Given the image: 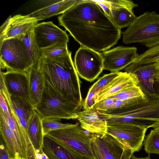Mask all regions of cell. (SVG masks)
<instances>
[{"mask_svg": "<svg viewBox=\"0 0 159 159\" xmlns=\"http://www.w3.org/2000/svg\"><path fill=\"white\" fill-rule=\"evenodd\" d=\"M40 56L52 59L66 56L71 52L67 47V43H58L49 47L40 49Z\"/></svg>", "mask_w": 159, "mask_h": 159, "instance_id": "obj_25", "label": "cell"}, {"mask_svg": "<svg viewBox=\"0 0 159 159\" xmlns=\"http://www.w3.org/2000/svg\"><path fill=\"white\" fill-rule=\"evenodd\" d=\"M0 135L5 143L10 159H19L18 145L15 135L0 112Z\"/></svg>", "mask_w": 159, "mask_h": 159, "instance_id": "obj_23", "label": "cell"}, {"mask_svg": "<svg viewBox=\"0 0 159 159\" xmlns=\"http://www.w3.org/2000/svg\"><path fill=\"white\" fill-rule=\"evenodd\" d=\"M0 78L11 95L20 98L32 105L30 96L27 72L0 70Z\"/></svg>", "mask_w": 159, "mask_h": 159, "instance_id": "obj_13", "label": "cell"}, {"mask_svg": "<svg viewBox=\"0 0 159 159\" xmlns=\"http://www.w3.org/2000/svg\"><path fill=\"white\" fill-rule=\"evenodd\" d=\"M9 95L11 106L18 118L30 117L35 109L33 106L20 98L11 95L9 93Z\"/></svg>", "mask_w": 159, "mask_h": 159, "instance_id": "obj_27", "label": "cell"}, {"mask_svg": "<svg viewBox=\"0 0 159 159\" xmlns=\"http://www.w3.org/2000/svg\"></svg>", "mask_w": 159, "mask_h": 159, "instance_id": "obj_44", "label": "cell"}, {"mask_svg": "<svg viewBox=\"0 0 159 159\" xmlns=\"http://www.w3.org/2000/svg\"><path fill=\"white\" fill-rule=\"evenodd\" d=\"M12 17L9 16L0 28V44L5 39V34L8 24Z\"/></svg>", "mask_w": 159, "mask_h": 159, "instance_id": "obj_36", "label": "cell"}, {"mask_svg": "<svg viewBox=\"0 0 159 159\" xmlns=\"http://www.w3.org/2000/svg\"><path fill=\"white\" fill-rule=\"evenodd\" d=\"M75 119L79 122L83 129L90 133L101 136L107 134V121L96 110L80 111L77 113Z\"/></svg>", "mask_w": 159, "mask_h": 159, "instance_id": "obj_15", "label": "cell"}, {"mask_svg": "<svg viewBox=\"0 0 159 159\" xmlns=\"http://www.w3.org/2000/svg\"><path fill=\"white\" fill-rule=\"evenodd\" d=\"M143 144L147 153L159 154V132L154 129L151 130L145 137Z\"/></svg>", "mask_w": 159, "mask_h": 159, "instance_id": "obj_28", "label": "cell"}, {"mask_svg": "<svg viewBox=\"0 0 159 159\" xmlns=\"http://www.w3.org/2000/svg\"><path fill=\"white\" fill-rule=\"evenodd\" d=\"M110 18L113 23L121 29L129 27L136 17L133 10L124 6L110 7Z\"/></svg>", "mask_w": 159, "mask_h": 159, "instance_id": "obj_22", "label": "cell"}, {"mask_svg": "<svg viewBox=\"0 0 159 159\" xmlns=\"http://www.w3.org/2000/svg\"><path fill=\"white\" fill-rule=\"evenodd\" d=\"M58 20L80 46L98 52L116 45L121 36V29L92 0L78 1Z\"/></svg>", "mask_w": 159, "mask_h": 159, "instance_id": "obj_1", "label": "cell"}, {"mask_svg": "<svg viewBox=\"0 0 159 159\" xmlns=\"http://www.w3.org/2000/svg\"><path fill=\"white\" fill-rule=\"evenodd\" d=\"M120 71L111 72L100 77L89 88L95 93L107 85L120 74Z\"/></svg>", "mask_w": 159, "mask_h": 159, "instance_id": "obj_31", "label": "cell"}, {"mask_svg": "<svg viewBox=\"0 0 159 159\" xmlns=\"http://www.w3.org/2000/svg\"><path fill=\"white\" fill-rule=\"evenodd\" d=\"M47 135L83 157L95 159L91 146L92 134L78 125L73 128L54 130Z\"/></svg>", "mask_w": 159, "mask_h": 159, "instance_id": "obj_7", "label": "cell"}, {"mask_svg": "<svg viewBox=\"0 0 159 159\" xmlns=\"http://www.w3.org/2000/svg\"><path fill=\"white\" fill-rule=\"evenodd\" d=\"M92 0L100 7L106 15L110 18L111 14L110 7L105 0Z\"/></svg>", "mask_w": 159, "mask_h": 159, "instance_id": "obj_35", "label": "cell"}, {"mask_svg": "<svg viewBox=\"0 0 159 159\" xmlns=\"http://www.w3.org/2000/svg\"><path fill=\"white\" fill-rule=\"evenodd\" d=\"M38 62L34 64L27 71L29 78L30 98L34 109L41 102L45 82V78L38 68Z\"/></svg>", "mask_w": 159, "mask_h": 159, "instance_id": "obj_19", "label": "cell"}, {"mask_svg": "<svg viewBox=\"0 0 159 159\" xmlns=\"http://www.w3.org/2000/svg\"><path fill=\"white\" fill-rule=\"evenodd\" d=\"M40 159H49L47 155L42 151Z\"/></svg>", "mask_w": 159, "mask_h": 159, "instance_id": "obj_40", "label": "cell"}, {"mask_svg": "<svg viewBox=\"0 0 159 159\" xmlns=\"http://www.w3.org/2000/svg\"><path fill=\"white\" fill-rule=\"evenodd\" d=\"M159 60V44L139 54L135 62L144 65L154 63Z\"/></svg>", "mask_w": 159, "mask_h": 159, "instance_id": "obj_30", "label": "cell"}, {"mask_svg": "<svg viewBox=\"0 0 159 159\" xmlns=\"http://www.w3.org/2000/svg\"><path fill=\"white\" fill-rule=\"evenodd\" d=\"M34 18L28 15L17 14L11 17L6 30L5 39H20L37 24Z\"/></svg>", "mask_w": 159, "mask_h": 159, "instance_id": "obj_18", "label": "cell"}, {"mask_svg": "<svg viewBox=\"0 0 159 159\" xmlns=\"http://www.w3.org/2000/svg\"><path fill=\"white\" fill-rule=\"evenodd\" d=\"M152 127L154 130L159 132V121L155 123Z\"/></svg>", "mask_w": 159, "mask_h": 159, "instance_id": "obj_38", "label": "cell"}, {"mask_svg": "<svg viewBox=\"0 0 159 159\" xmlns=\"http://www.w3.org/2000/svg\"><path fill=\"white\" fill-rule=\"evenodd\" d=\"M133 84L139 85L138 79L134 74L120 72L118 76L95 94V103L113 95L124 88Z\"/></svg>", "mask_w": 159, "mask_h": 159, "instance_id": "obj_16", "label": "cell"}, {"mask_svg": "<svg viewBox=\"0 0 159 159\" xmlns=\"http://www.w3.org/2000/svg\"><path fill=\"white\" fill-rule=\"evenodd\" d=\"M147 129L133 124L116 123L107 125V134L128 146L134 153L141 149Z\"/></svg>", "mask_w": 159, "mask_h": 159, "instance_id": "obj_10", "label": "cell"}, {"mask_svg": "<svg viewBox=\"0 0 159 159\" xmlns=\"http://www.w3.org/2000/svg\"><path fill=\"white\" fill-rule=\"evenodd\" d=\"M107 98L123 100H142L146 99L148 97L139 85L133 84L124 88L116 93Z\"/></svg>", "mask_w": 159, "mask_h": 159, "instance_id": "obj_24", "label": "cell"}, {"mask_svg": "<svg viewBox=\"0 0 159 159\" xmlns=\"http://www.w3.org/2000/svg\"><path fill=\"white\" fill-rule=\"evenodd\" d=\"M155 80L159 81V70H158V71L156 74L155 77Z\"/></svg>", "mask_w": 159, "mask_h": 159, "instance_id": "obj_42", "label": "cell"}, {"mask_svg": "<svg viewBox=\"0 0 159 159\" xmlns=\"http://www.w3.org/2000/svg\"><path fill=\"white\" fill-rule=\"evenodd\" d=\"M130 159H151L149 155L148 156L142 158L134 156V154L132 155Z\"/></svg>", "mask_w": 159, "mask_h": 159, "instance_id": "obj_39", "label": "cell"}, {"mask_svg": "<svg viewBox=\"0 0 159 159\" xmlns=\"http://www.w3.org/2000/svg\"><path fill=\"white\" fill-rule=\"evenodd\" d=\"M71 54L52 59L40 56L38 66L45 79L64 99L81 109L80 81Z\"/></svg>", "mask_w": 159, "mask_h": 159, "instance_id": "obj_2", "label": "cell"}, {"mask_svg": "<svg viewBox=\"0 0 159 159\" xmlns=\"http://www.w3.org/2000/svg\"><path fill=\"white\" fill-rule=\"evenodd\" d=\"M125 72L134 74L139 81V85L148 98L156 94L154 84L158 71L153 63L140 64L134 62L124 69Z\"/></svg>", "mask_w": 159, "mask_h": 159, "instance_id": "obj_14", "label": "cell"}, {"mask_svg": "<svg viewBox=\"0 0 159 159\" xmlns=\"http://www.w3.org/2000/svg\"><path fill=\"white\" fill-rule=\"evenodd\" d=\"M95 93L90 89L85 98L83 101L82 107L84 110L92 109L93 106L95 103L94 96Z\"/></svg>", "mask_w": 159, "mask_h": 159, "instance_id": "obj_33", "label": "cell"}, {"mask_svg": "<svg viewBox=\"0 0 159 159\" xmlns=\"http://www.w3.org/2000/svg\"><path fill=\"white\" fill-rule=\"evenodd\" d=\"M77 0H63L56 2L39 9L28 16L35 18L38 21L61 14L75 4Z\"/></svg>", "mask_w": 159, "mask_h": 159, "instance_id": "obj_20", "label": "cell"}, {"mask_svg": "<svg viewBox=\"0 0 159 159\" xmlns=\"http://www.w3.org/2000/svg\"><path fill=\"white\" fill-rule=\"evenodd\" d=\"M74 64L79 76L90 82L97 78L103 70L101 53L83 47L76 51Z\"/></svg>", "mask_w": 159, "mask_h": 159, "instance_id": "obj_9", "label": "cell"}, {"mask_svg": "<svg viewBox=\"0 0 159 159\" xmlns=\"http://www.w3.org/2000/svg\"><path fill=\"white\" fill-rule=\"evenodd\" d=\"M103 70L117 72L135 62L139 54L135 47L119 46L101 53Z\"/></svg>", "mask_w": 159, "mask_h": 159, "instance_id": "obj_11", "label": "cell"}, {"mask_svg": "<svg viewBox=\"0 0 159 159\" xmlns=\"http://www.w3.org/2000/svg\"><path fill=\"white\" fill-rule=\"evenodd\" d=\"M26 130L36 153L40 152L42 149L44 135L42 119L35 109L28 119Z\"/></svg>", "mask_w": 159, "mask_h": 159, "instance_id": "obj_21", "label": "cell"}, {"mask_svg": "<svg viewBox=\"0 0 159 159\" xmlns=\"http://www.w3.org/2000/svg\"><path fill=\"white\" fill-rule=\"evenodd\" d=\"M61 120L55 118L42 119L44 135L53 130L73 128L78 125V124L63 123L60 122Z\"/></svg>", "mask_w": 159, "mask_h": 159, "instance_id": "obj_29", "label": "cell"}, {"mask_svg": "<svg viewBox=\"0 0 159 159\" xmlns=\"http://www.w3.org/2000/svg\"><path fill=\"white\" fill-rule=\"evenodd\" d=\"M0 69L27 72L34 65L29 52L20 39H5L0 44Z\"/></svg>", "mask_w": 159, "mask_h": 159, "instance_id": "obj_6", "label": "cell"}, {"mask_svg": "<svg viewBox=\"0 0 159 159\" xmlns=\"http://www.w3.org/2000/svg\"><path fill=\"white\" fill-rule=\"evenodd\" d=\"M0 159H10L4 141L0 135Z\"/></svg>", "mask_w": 159, "mask_h": 159, "instance_id": "obj_34", "label": "cell"}, {"mask_svg": "<svg viewBox=\"0 0 159 159\" xmlns=\"http://www.w3.org/2000/svg\"><path fill=\"white\" fill-rule=\"evenodd\" d=\"M84 159H88V158H85V157H84Z\"/></svg>", "mask_w": 159, "mask_h": 159, "instance_id": "obj_43", "label": "cell"}, {"mask_svg": "<svg viewBox=\"0 0 159 159\" xmlns=\"http://www.w3.org/2000/svg\"><path fill=\"white\" fill-rule=\"evenodd\" d=\"M81 109L64 99L46 79L41 102L35 110L42 119H75Z\"/></svg>", "mask_w": 159, "mask_h": 159, "instance_id": "obj_5", "label": "cell"}, {"mask_svg": "<svg viewBox=\"0 0 159 159\" xmlns=\"http://www.w3.org/2000/svg\"><path fill=\"white\" fill-rule=\"evenodd\" d=\"M154 87L156 93L159 95V81L155 80Z\"/></svg>", "mask_w": 159, "mask_h": 159, "instance_id": "obj_37", "label": "cell"}, {"mask_svg": "<svg viewBox=\"0 0 159 159\" xmlns=\"http://www.w3.org/2000/svg\"><path fill=\"white\" fill-rule=\"evenodd\" d=\"M116 99L107 98L96 103L92 109L99 111H105L114 108Z\"/></svg>", "mask_w": 159, "mask_h": 159, "instance_id": "obj_32", "label": "cell"}, {"mask_svg": "<svg viewBox=\"0 0 159 159\" xmlns=\"http://www.w3.org/2000/svg\"><path fill=\"white\" fill-rule=\"evenodd\" d=\"M153 64L155 68L158 70H159V60L155 63H153Z\"/></svg>", "mask_w": 159, "mask_h": 159, "instance_id": "obj_41", "label": "cell"}, {"mask_svg": "<svg viewBox=\"0 0 159 159\" xmlns=\"http://www.w3.org/2000/svg\"><path fill=\"white\" fill-rule=\"evenodd\" d=\"M122 37L126 44L139 43L149 48L159 44V14L146 11L137 16Z\"/></svg>", "mask_w": 159, "mask_h": 159, "instance_id": "obj_4", "label": "cell"}, {"mask_svg": "<svg viewBox=\"0 0 159 159\" xmlns=\"http://www.w3.org/2000/svg\"><path fill=\"white\" fill-rule=\"evenodd\" d=\"M26 46L34 63L37 62L40 56L39 48L34 37L33 28L25 33L20 39Z\"/></svg>", "mask_w": 159, "mask_h": 159, "instance_id": "obj_26", "label": "cell"}, {"mask_svg": "<svg viewBox=\"0 0 159 159\" xmlns=\"http://www.w3.org/2000/svg\"><path fill=\"white\" fill-rule=\"evenodd\" d=\"M42 149L49 159H84L77 152L47 135L44 136Z\"/></svg>", "mask_w": 159, "mask_h": 159, "instance_id": "obj_17", "label": "cell"}, {"mask_svg": "<svg viewBox=\"0 0 159 159\" xmlns=\"http://www.w3.org/2000/svg\"><path fill=\"white\" fill-rule=\"evenodd\" d=\"M34 37L40 49L58 43H68L69 38L66 32L52 21L37 24L33 27Z\"/></svg>", "mask_w": 159, "mask_h": 159, "instance_id": "obj_12", "label": "cell"}, {"mask_svg": "<svg viewBox=\"0 0 159 159\" xmlns=\"http://www.w3.org/2000/svg\"><path fill=\"white\" fill-rule=\"evenodd\" d=\"M91 146L95 159H130L131 149L111 135L92 134Z\"/></svg>", "mask_w": 159, "mask_h": 159, "instance_id": "obj_8", "label": "cell"}, {"mask_svg": "<svg viewBox=\"0 0 159 159\" xmlns=\"http://www.w3.org/2000/svg\"><path fill=\"white\" fill-rule=\"evenodd\" d=\"M98 111L108 125L130 123L146 128L152 127L159 121V95L123 107L105 111Z\"/></svg>", "mask_w": 159, "mask_h": 159, "instance_id": "obj_3", "label": "cell"}]
</instances>
